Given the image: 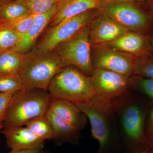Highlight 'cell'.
I'll return each instance as SVG.
<instances>
[{
	"label": "cell",
	"instance_id": "1",
	"mask_svg": "<svg viewBox=\"0 0 153 153\" xmlns=\"http://www.w3.org/2000/svg\"><path fill=\"white\" fill-rule=\"evenodd\" d=\"M112 103L123 153H139L149 149L145 128L147 117L152 105L148 106L149 105L141 98L137 91L131 89L112 100Z\"/></svg>",
	"mask_w": 153,
	"mask_h": 153
},
{
	"label": "cell",
	"instance_id": "2",
	"mask_svg": "<svg viewBox=\"0 0 153 153\" xmlns=\"http://www.w3.org/2000/svg\"><path fill=\"white\" fill-rule=\"evenodd\" d=\"M75 104L90 122L91 136L99 144L95 153H123L112 101L96 95Z\"/></svg>",
	"mask_w": 153,
	"mask_h": 153
},
{
	"label": "cell",
	"instance_id": "3",
	"mask_svg": "<svg viewBox=\"0 0 153 153\" xmlns=\"http://www.w3.org/2000/svg\"><path fill=\"white\" fill-rule=\"evenodd\" d=\"M51 100L46 89L24 88L16 91L5 114L4 129L25 126L31 120L46 115Z\"/></svg>",
	"mask_w": 153,
	"mask_h": 153
},
{
	"label": "cell",
	"instance_id": "4",
	"mask_svg": "<svg viewBox=\"0 0 153 153\" xmlns=\"http://www.w3.org/2000/svg\"><path fill=\"white\" fill-rule=\"evenodd\" d=\"M65 67L56 53L33 47L22 55L19 74L25 89L48 90L53 77Z\"/></svg>",
	"mask_w": 153,
	"mask_h": 153
},
{
	"label": "cell",
	"instance_id": "5",
	"mask_svg": "<svg viewBox=\"0 0 153 153\" xmlns=\"http://www.w3.org/2000/svg\"><path fill=\"white\" fill-rule=\"evenodd\" d=\"M48 91L52 98L61 99L74 104L96 95L91 76L71 66L63 67L55 74Z\"/></svg>",
	"mask_w": 153,
	"mask_h": 153
},
{
	"label": "cell",
	"instance_id": "6",
	"mask_svg": "<svg viewBox=\"0 0 153 153\" xmlns=\"http://www.w3.org/2000/svg\"><path fill=\"white\" fill-rule=\"evenodd\" d=\"M85 27L68 41L58 45L54 50L65 66H73L91 76L94 68L91 57L89 28Z\"/></svg>",
	"mask_w": 153,
	"mask_h": 153
},
{
	"label": "cell",
	"instance_id": "7",
	"mask_svg": "<svg viewBox=\"0 0 153 153\" xmlns=\"http://www.w3.org/2000/svg\"><path fill=\"white\" fill-rule=\"evenodd\" d=\"M93 14L90 10L65 19L50 27L35 48L44 52H52L60 44L74 37L92 22Z\"/></svg>",
	"mask_w": 153,
	"mask_h": 153
},
{
	"label": "cell",
	"instance_id": "8",
	"mask_svg": "<svg viewBox=\"0 0 153 153\" xmlns=\"http://www.w3.org/2000/svg\"><path fill=\"white\" fill-rule=\"evenodd\" d=\"M105 16L128 30L146 34L153 24L149 15L131 4L107 1L103 8Z\"/></svg>",
	"mask_w": 153,
	"mask_h": 153
},
{
	"label": "cell",
	"instance_id": "9",
	"mask_svg": "<svg viewBox=\"0 0 153 153\" xmlns=\"http://www.w3.org/2000/svg\"><path fill=\"white\" fill-rule=\"evenodd\" d=\"M91 57L94 68L114 71L130 77L133 75L135 56L103 44L94 45Z\"/></svg>",
	"mask_w": 153,
	"mask_h": 153
},
{
	"label": "cell",
	"instance_id": "10",
	"mask_svg": "<svg viewBox=\"0 0 153 153\" xmlns=\"http://www.w3.org/2000/svg\"><path fill=\"white\" fill-rule=\"evenodd\" d=\"M91 77L96 95L111 101L130 89L129 77L114 71L94 68Z\"/></svg>",
	"mask_w": 153,
	"mask_h": 153
},
{
	"label": "cell",
	"instance_id": "11",
	"mask_svg": "<svg viewBox=\"0 0 153 153\" xmlns=\"http://www.w3.org/2000/svg\"><path fill=\"white\" fill-rule=\"evenodd\" d=\"M106 45L113 49L128 53L135 57L153 55L149 36L133 31H128Z\"/></svg>",
	"mask_w": 153,
	"mask_h": 153
},
{
	"label": "cell",
	"instance_id": "12",
	"mask_svg": "<svg viewBox=\"0 0 153 153\" xmlns=\"http://www.w3.org/2000/svg\"><path fill=\"white\" fill-rule=\"evenodd\" d=\"M89 36L91 44H108L123 36L128 30L104 15L90 23Z\"/></svg>",
	"mask_w": 153,
	"mask_h": 153
},
{
	"label": "cell",
	"instance_id": "13",
	"mask_svg": "<svg viewBox=\"0 0 153 153\" xmlns=\"http://www.w3.org/2000/svg\"><path fill=\"white\" fill-rule=\"evenodd\" d=\"M58 3L47 12L36 15L33 24L23 35L20 43L10 51L23 55L33 48L38 38L57 13Z\"/></svg>",
	"mask_w": 153,
	"mask_h": 153
},
{
	"label": "cell",
	"instance_id": "14",
	"mask_svg": "<svg viewBox=\"0 0 153 153\" xmlns=\"http://www.w3.org/2000/svg\"><path fill=\"white\" fill-rule=\"evenodd\" d=\"M1 133L5 137L7 146L12 150L44 149L45 141L39 138L27 127L4 129Z\"/></svg>",
	"mask_w": 153,
	"mask_h": 153
},
{
	"label": "cell",
	"instance_id": "15",
	"mask_svg": "<svg viewBox=\"0 0 153 153\" xmlns=\"http://www.w3.org/2000/svg\"><path fill=\"white\" fill-rule=\"evenodd\" d=\"M49 109L79 130L85 128L87 126V117L74 103L61 99L51 97Z\"/></svg>",
	"mask_w": 153,
	"mask_h": 153
},
{
	"label": "cell",
	"instance_id": "16",
	"mask_svg": "<svg viewBox=\"0 0 153 153\" xmlns=\"http://www.w3.org/2000/svg\"><path fill=\"white\" fill-rule=\"evenodd\" d=\"M46 116L52 124L54 132L52 140L58 146L63 144H79L82 137L80 130L71 123L58 117L48 109Z\"/></svg>",
	"mask_w": 153,
	"mask_h": 153
},
{
	"label": "cell",
	"instance_id": "17",
	"mask_svg": "<svg viewBox=\"0 0 153 153\" xmlns=\"http://www.w3.org/2000/svg\"><path fill=\"white\" fill-rule=\"evenodd\" d=\"M98 0H60L58 3V12L49 23L53 27L68 18L75 16L99 7Z\"/></svg>",
	"mask_w": 153,
	"mask_h": 153
},
{
	"label": "cell",
	"instance_id": "18",
	"mask_svg": "<svg viewBox=\"0 0 153 153\" xmlns=\"http://www.w3.org/2000/svg\"><path fill=\"white\" fill-rule=\"evenodd\" d=\"M33 14L19 0H14L0 6L1 21H8Z\"/></svg>",
	"mask_w": 153,
	"mask_h": 153
},
{
	"label": "cell",
	"instance_id": "19",
	"mask_svg": "<svg viewBox=\"0 0 153 153\" xmlns=\"http://www.w3.org/2000/svg\"><path fill=\"white\" fill-rule=\"evenodd\" d=\"M25 126L43 140H52L54 138L53 127L46 115L31 120Z\"/></svg>",
	"mask_w": 153,
	"mask_h": 153
},
{
	"label": "cell",
	"instance_id": "20",
	"mask_svg": "<svg viewBox=\"0 0 153 153\" xmlns=\"http://www.w3.org/2000/svg\"><path fill=\"white\" fill-rule=\"evenodd\" d=\"M22 55L13 51L0 53V74L19 73Z\"/></svg>",
	"mask_w": 153,
	"mask_h": 153
},
{
	"label": "cell",
	"instance_id": "21",
	"mask_svg": "<svg viewBox=\"0 0 153 153\" xmlns=\"http://www.w3.org/2000/svg\"><path fill=\"white\" fill-rule=\"evenodd\" d=\"M36 15L31 14L13 20L1 21L0 30H8L22 34H25L33 24Z\"/></svg>",
	"mask_w": 153,
	"mask_h": 153
},
{
	"label": "cell",
	"instance_id": "22",
	"mask_svg": "<svg viewBox=\"0 0 153 153\" xmlns=\"http://www.w3.org/2000/svg\"><path fill=\"white\" fill-rule=\"evenodd\" d=\"M133 75L153 79V55L135 57Z\"/></svg>",
	"mask_w": 153,
	"mask_h": 153
},
{
	"label": "cell",
	"instance_id": "23",
	"mask_svg": "<svg viewBox=\"0 0 153 153\" xmlns=\"http://www.w3.org/2000/svg\"><path fill=\"white\" fill-rule=\"evenodd\" d=\"M129 81L130 89L145 94L153 102V79L132 75Z\"/></svg>",
	"mask_w": 153,
	"mask_h": 153
},
{
	"label": "cell",
	"instance_id": "24",
	"mask_svg": "<svg viewBox=\"0 0 153 153\" xmlns=\"http://www.w3.org/2000/svg\"><path fill=\"white\" fill-rule=\"evenodd\" d=\"M24 88L19 73L0 74V92H16Z\"/></svg>",
	"mask_w": 153,
	"mask_h": 153
},
{
	"label": "cell",
	"instance_id": "25",
	"mask_svg": "<svg viewBox=\"0 0 153 153\" xmlns=\"http://www.w3.org/2000/svg\"><path fill=\"white\" fill-rule=\"evenodd\" d=\"M23 35L11 30H0V53L15 48L22 40Z\"/></svg>",
	"mask_w": 153,
	"mask_h": 153
},
{
	"label": "cell",
	"instance_id": "26",
	"mask_svg": "<svg viewBox=\"0 0 153 153\" xmlns=\"http://www.w3.org/2000/svg\"><path fill=\"white\" fill-rule=\"evenodd\" d=\"M30 10L31 13L38 15L50 10L60 0H19Z\"/></svg>",
	"mask_w": 153,
	"mask_h": 153
},
{
	"label": "cell",
	"instance_id": "27",
	"mask_svg": "<svg viewBox=\"0 0 153 153\" xmlns=\"http://www.w3.org/2000/svg\"><path fill=\"white\" fill-rule=\"evenodd\" d=\"M145 133L148 146L150 149L153 150V104L147 117Z\"/></svg>",
	"mask_w": 153,
	"mask_h": 153
},
{
	"label": "cell",
	"instance_id": "28",
	"mask_svg": "<svg viewBox=\"0 0 153 153\" xmlns=\"http://www.w3.org/2000/svg\"><path fill=\"white\" fill-rule=\"evenodd\" d=\"M15 92H0V124L3 123L6 110Z\"/></svg>",
	"mask_w": 153,
	"mask_h": 153
},
{
	"label": "cell",
	"instance_id": "29",
	"mask_svg": "<svg viewBox=\"0 0 153 153\" xmlns=\"http://www.w3.org/2000/svg\"><path fill=\"white\" fill-rule=\"evenodd\" d=\"M43 149H28L19 150H12L7 153H40L41 150Z\"/></svg>",
	"mask_w": 153,
	"mask_h": 153
},
{
	"label": "cell",
	"instance_id": "30",
	"mask_svg": "<svg viewBox=\"0 0 153 153\" xmlns=\"http://www.w3.org/2000/svg\"><path fill=\"white\" fill-rule=\"evenodd\" d=\"M148 6L150 12V16H149V17L150 18L153 23V0H149L148 4Z\"/></svg>",
	"mask_w": 153,
	"mask_h": 153
},
{
	"label": "cell",
	"instance_id": "31",
	"mask_svg": "<svg viewBox=\"0 0 153 153\" xmlns=\"http://www.w3.org/2000/svg\"><path fill=\"white\" fill-rule=\"evenodd\" d=\"M115 1L120 2L131 3L133 2L134 0H107V1Z\"/></svg>",
	"mask_w": 153,
	"mask_h": 153
},
{
	"label": "cell",
	"instance_id": "32",
	"mask_svg": "<svg viewBox=\"0 0 153 153\" xmlns=\"http://www.w3.org/2000/svg\"><path fill=\"white\" fill-rule=\"evenodd\" d=\"M13 1H14V0H0V6Z\"/></svg>",
	"mask_w": 153,
	"mask_h": 153
},
{
	"label": "cell",
	"instance_id": "33",
	"mask_svg": "<svg viewBox=\"0 0 153 153\" xmlns=\"http://www.w3.org/2000/svg\"><path fill=\"white\" fill-rule=\"evenodd\" d=\"M149 40L151 46H152V48L153 50V33L151 34V35H149Z\"/></svg>",
	"mask_w": 153,
	"mask_h": 153
},
{
	"label": "cell",
	"instance_id": "34",
	"mask_svg": "<svg viewBox=\"0 0 153 153\" xmlns=\"http://www.w3.org/2000/svg\"><path fill=\"white\" fill-rule=\"evenodd\" d=\"M139 153H151V150L150 149H148L142 151V152Z\"/></svg>",
	"mask_w": 153,
	"mask_h": 153
},
{
	"label": "cell",
	"instance_id": "35",
	"mask_svg": "<svg viewBox=\"0 0 153 153\" xmlns=\"http://www.w3.org/2000/svg\"><path fill=\"white\" fill-rule=\"evenodd\" d=\"M52 153L50 152H49V151L44 150H43V149H42L41 150V153Z\"/></svg>",
	"mask_w": 153,
	"mask_h": 153
},
{
	"label": "cell",
	"instance_id": "36",
	"mask_svg": "<svg viewBox=\"0 0 153 153\" xmlns=\"http://www.w3.org/2000/svg\"><path fill=\"white\" fill-rule=\"evenodd\" d=\"M139 3H143L146 0H137Z\"/></svg>",
	"mask_w": 153,
	"mask_h": 153
},
{
	"label": "cell",
	"instance_id": "37",
	"mask_svg": "<svg viewBox=\"0 0 153 153\" xmlns=\"http://www.w3.org/2000/svg\"><path fill=\"white\" fill-rule=\"evenodd\" d=\"M4 128V126H3V123L1 124H0V130H1V129H2Z\"/></svg>",
	"mask_w": 153,
	"mask_h": 153
},
{
	"label": "cell",
	"instance_id": "38",
	"mask_svg": "<svg viewBox=\"0 0 153 153\" xmlns=\"http://www.w3.org/2000/svg\"><path fill=\"white\" fill-rule=\"evenodd\" d=\"M151 150V153H153V150Z\"/></svg>",
	"mask_w": 153,
	"mask_h": 153
},
{
	"label": "cell",
	"instance_id": "39",
	"mask_svg": "<svg viewBox=\"0 0 153 153\" xmlns=\"http://www.w3.org/2000/svg\"><path fill=\"white\" fill-rule=\"evenodd\" d=\"M0 22H1V19H0Z\"/></svg>",
	"mask_w": 153,
	"mask_h": 153
},
{
	"label": "cell",
	"instance_id": "40",
	"mask_svg": "<svg viewBox=\"0 0 153 153\" xmlns=\"http://www.w3.org/2000/svg\"><path fill=\"white\" fill-rule=\"evenodd\" d=\"M98 1H100V0H98Z\"/></svg>",
	"mask_w": 153,
	"mask_h": 153
}]
</instances>
